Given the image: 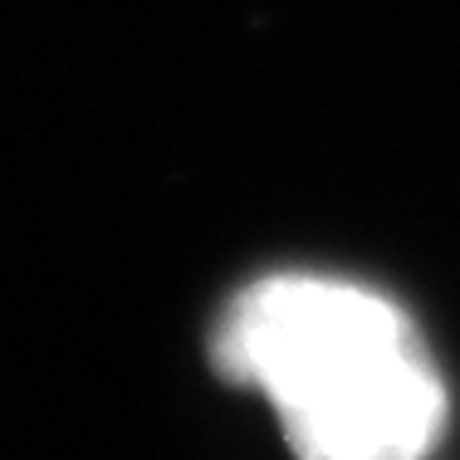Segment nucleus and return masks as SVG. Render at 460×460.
<instances>
[{"label":"nucleus","instance_id":"nucleus-1","mask_svg":"<svg viewBox=\"0 0 460 460\" xmlns=\"http://www.w3.org/2000/svg\"><path fill=\"white\" fill-rule=\"evenodd\" d=\"M216 367L275 407L299 460H421L446 377L402 304L338 275H265L216 328Z\"/></svg>","mask_w":460,"mask_h":460}]
</instances>
